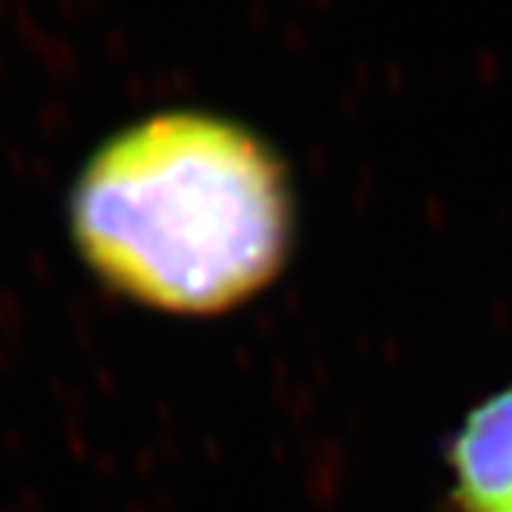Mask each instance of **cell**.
<instances>
[{"label": "cell", "mask_w": 512, "mask_h": 512, "mask_svg": "<svg viewBox=\"0 0 512 512\" xmlns=\"http://www.w3.org/2000/svg\"><path fill=\"white\" fill-rule=\"evenodd\" d=\"M291 222L274 151L194 111L117 134L72 194L74 239L100 279L174 313H217L254 296L279 274Z\"/></svg>", "instance_id": "6da1fadb"}, {"label": "cell", "mask_w": 512, "mask_h": 512, "mask_svg": "<svg viewBox=\"0 0 512 512\" xmlns=\"http://www.w3.org/2000/svg\"><path fill=\"white\" fill-rule=\"evenodd\" d=\"M456 498L467 512L512 507V390L470 413L453 441Z\"/></svg>", "instance_id": "7a4b0ae2"}, {"label": "cell", "mask_w": 512, "mask_h": 512, "mask_svg": "<svg viewBox=\"0 0 512 512\" xmlns=\"http://www.w3.org/2000/svg\"><path fill=\"white\" fill-rule=\"evenodd\" d=\"M504 512H512V507H507V510H504Z\"/></svg>", "instance_id": "3957f363"}]
</instances>
